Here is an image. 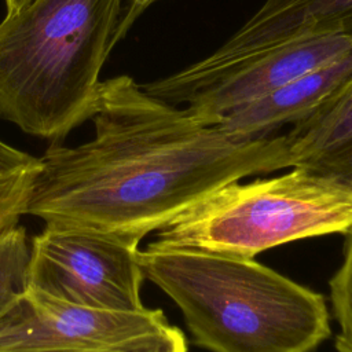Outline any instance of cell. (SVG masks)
<instances>
[{
    "instance_id": "1",
    "label": "cell",
    "mask_w": 352,
    "mask_h": 352,
    "mask_svg": "<svg viewBox=\"0 0 352 352\" xmlns=\"http://www.w3.org/2000/svg\"><path fill=\"white\" fill-rule=\"evenodd\" d=\"M92 120L91 140L40 157L25 214L140 242L230 182L293 166L286 133L235 139L125 74L100 82Z\"/></svg>"
},
{
    "instance_id": "2",
    "label": "cell",
    "mask_w": 352,
    "mask_h": 352,
    "mask_svg": "<svg viewBox=\"0 0 352 352\" xmlns=\"http://www.w3.org/2000/svg\"><path fill=\"white\" fill-rule=\"evenodd\" d=\"M139 264L210 352H312L330 336L324 296L253 258L151 242Z\"/></svg>"
},
{
    "instance_id": "3",
    "label": "cell",
    "mask_w": 352,
    "mask_h": 352,
    "mask_svg": "<svg viewBox=\"0 0 352 352\" xmlns=\"http://www.w3.org/2000/svg\"><path fill=\"white\" fill-rule=\"evenodd\" d=\"M122 0H30L0 22V118L59 143L96 111Z\"/></svg>"
},
{
    "instance_id": "4",
    "label": "cell",
    "mask_w": 352,
    "mask_h": 352,
    "mask_svg": "<svg viewBox=\"0 0 352 352\" xmlns=\"http://www.w3.org/2000/svg\"><path fill=\"white\" fill-rule=\"evenodd\" d=\"M352 230V188L311 166L230 182L157 232L155 245L254 258L279 245Z\"/></svg>"
},
{
    "instance_id": "5",
    "label": "cell",
    "mask_w": 352,
    "mask_h": 352,
    "mask_svg": "<svg viewBox=\"0 0 352 352\" xmlns=\"http://www.w3.org/2000/svg\"><path fill=\"white\" fill-rule=\"evenodd\" d=\"M139 243L92 228L45 224L30 241L28 290L95 309L140 311Z\"/></svg>"
},
{
    "instance_id": "6",
    "label": "cell",
    "mask_w": 352,
    "mask_h": 352,
    "mask_svg": "<svg viewBox=\"0 0 352 352\" xmlns=\"http://www.w3.org/2000/svg\"><path fill=\"white\" fill-rule=\"evenodd\" d=\"M169 324L162 309L104 311L26 290L0 318V352L106 348Z\"/></svg>"
},
{
    "instance_id": "7",
    "label": "cell",
    "mask_w": 352,
    "mask_h": 352,
    "mask_svg": "<svg viewBox=\"0 0 352 352\" xmlns=\"http://www.w3.org/2000/svg\"><path fill=\"white\" fill-rule=\"evenodd\" d=\"M322 34L352 38V0H265L214 52L172 73L169 88L186 98L260 52Z\"/></svg>"
},
{
    "instance_id": "8",
    "label": "cell",
    "mask_w": 352,
    "mask_h": 352,
    "mask_svg": "<svg viewBox=\"0 0 352 352\" xmlns=\"http://www.w3.org/2000/svg\"><path fill=\"white\" fill-rule=\"evenodd\" d=\"M351 50L352 38L346 34L292 40L226 70L190 95L184 104L208 124L217 125L226 114L274 94Z\"/></svg>"
},
{
    "instance_id": "9",
    "label": "cell",
    "mask_w": 352,
    "mask_h": 352,
    "mask_svg": "<svg viewBox=\"0 0 352 352\" xmlns=\"http://www.w3.org/2000/svg\"><path fill=\"white\" fill-rule=\"evenodd\" d=\"M352 74V50L274 94L226 114L217 126L239 140L272 136L308 117Z\"/></svg>"
},
{
    "instance_id": "10",
    "label": "cell",
    "mask_w": 352,
    "mask_h": 352,
    "mask_svg": "<svg viewBox=\"0 0 352 352\" xmlns=\"http://www.w3.org/2000/svg\"><path fill=\"white\" fill-rule=\"evenodd\" d=\"M293 166L311 165L352 146V74L286 133Z\"/></svg>"
},
{
    "instance_id": "11",
    "label": "cell",
    "mask_w": 352,
    "mask_h": 352,
    "mask_svg": "<svg viewBox=\"0 0 352 352\" xmlns=\"http://www.w3.org/2000/svg\"><path fill=\"white\" fill-rule=\"evenodd\" d=\"M40 168V157L0 140V234L18 226L25 214Z\"/></svg>"
},
{
    "instance_id": "12",
    "label": "cell",
    "mask_w": 352,
    "mask_h": 352,
    "mask_svg": "<svg viewBox=\"0 0 352 352\" xmlns=\"http://www.w3.org/2000/svg\"><path fill=\"white\" fill-rule=\"evenodd\" d=\"M30 242L22 226L0 234V318L28 290Z\"/></svg>"
},
{
    "instance_id": "13",
    "label": "cell",
    "mask_w": 352,
    "mask_h": 352,
    "mask_svg": "<svg viewBox=\"0 0 352 352\" xmlns=\"http://www.w3.org/2000/svg\"><path fill=\"white\" fill-rule=\"evenodd\" d=\"M345 236L342 264L329 280L331 309L340 324L334 341L337 352H352V230Z\"/></svg>"
},
{
    "instance_id": "14",
    "label": "cell",
    "mask_w": 352,
    "mask_h": 352,
    "mask_svg": "<svg viewBox=\"0 0 352 352\" xmlns=\"http://www.w3.org/2000/svg\"><path fill=\"white\" fill-rule=\"evenodd\" d=\"M1 352H187V340L183 331L170 323L153 334L143 336L125 344L106 348H56Z\"/></svg>"
},
{
    "instance_id": "15",
    "label": "cell",
    "mask_w": 352,
    "mask_h": 352,
    "mask_svg": "<svg viewBox=\"0 0 352 352\" xmlns=\"http://www.w3.org/2000/svg\"><path fill=\"white\" fill-rule=\"evenodd\" d=\"M304 166H311L320 172L329 173L352 188V146L340 153H336L330 157H326L320 161Z\"/></svg>"
},
{
    "instance_id": "16",
    "label": "cell",
    "mask_w": 352,
    "mask_h": 352,
    "mask_svg": "<svg viewBox=\"0 0 352 352\" xmlns=\"http://www.w3.org/2000/svg\"><path fill=\"white\" fill-rule=\"evenodd\" d=\"M158 0H128L125 6H122L121 18L118 22L116 40L117 43L126 34V32L131 29V26L135 23V21L151 6Z\"/></svg>"
},
{
    "instance_id": "17",
    "label": "cell",
    "mask_w": 352,
    "mask_h": 352,
    "mask_svg": "<svg viewBox=\"0 0 352 352\" xmlns=\"http://www.w3.org/2000/svg\"><path fill=\"white\" fill-rule=\"evenodd\" d=\"M29 1H30V0H4L7 12L16 11V10H19L22 6H25V4L29 3Z\"/></svg>"
}]
</instances>
